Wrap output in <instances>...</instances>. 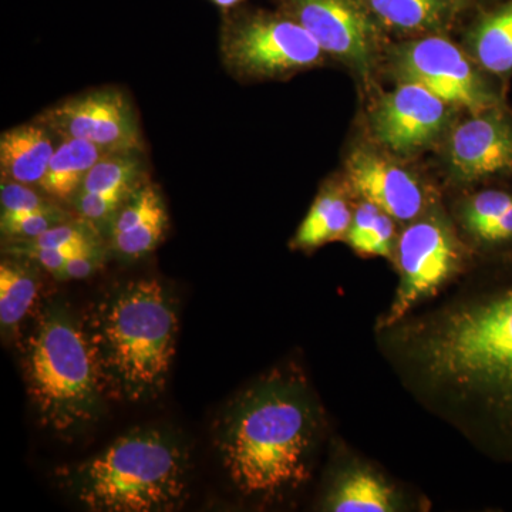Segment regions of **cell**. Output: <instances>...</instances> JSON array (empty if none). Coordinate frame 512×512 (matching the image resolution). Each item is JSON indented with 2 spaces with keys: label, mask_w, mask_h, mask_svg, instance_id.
<instances>
[{
  "label": "cell",
  "mask_w": 512,
  "mask_h": 512,
  "mask_svg": "<svg viewBox=\"0 0 512 512\" xmlns=\"http://www.w3.org/2000/svg\"><path fill=\"white\" fill-rule=\"evenodd\" d=\"M412 348L421 375L466 400L491 453L512 463V272L424 326Z\"/></svg>",
  "instance_id": "cell-1"
},
{
  "label": "cell",
  "mask_w": 512,
  "mask_h": 512,
  "mask_svg": "<svg viewBox=\"0 0 512 512\" xmlns=\"http://www.w3.org/2000/svg\"><path fill=\"white\" fill-rule=\"evenodd\" d=\"M315 431V413L302 387L265 380L228 407L218 424L217 448L242 494L276 497L308 477Z\"/></svg>",
  "instance_id": "cell-2"
},
{
  "label": "cell",
  "mask_w": 512,
  "mask_h": 512,
  "mask_svg": "<svg viewBox=\"0 0 512 512\" xmlns=\"http://www.w3.org/2000/svg\"><path fill=\"white\" fill-rule=\"evenodd\" d=\"M110 396L131 402L163 392L175 355L178 315L170 292L140 279L110 292L84 323Z\"/></svg>",
  "instance_id": "cell-3"
},
{
  "label": "cell",
  "mask_w": 512,
  "mask_h": 512,
  "mask_svg": "<svg viewBox=\"0 0 512 512\" xmlns=\"http://www.w3.org/2000/svg\"><path fill=\"white\" fill-rule=\"evenodd\" d=\"M23 370L40 423L55 433L89 427L110 396L86 326L62 301H50L40 312L26 342Z\"/></svg>",
  "instance_id": "cell-4"
},
{
  "label": "cell",
  "mask_w": 512,
  "mask_h": 512,
  "mask_svg": "<svg viewBox=\"0 0 512 512\" xmlns=\"http://www.w3.org/2000/svg\"><path fill=\"white\" fill-rule=\"evenodd\" d=\"M190 454L170 431L136 429L66 473L67 488L87 510L161 512L183 504Z\"/></svg>",
  "instance_id": "cell-5"
},
{
  "label": "cell",
  "mask_w": 512,
  "mask_h": 512,
  "mask_svg": "<svg viewBox=\"0 0 512 512\" xmlns=\"http://www.w3.org/2000/svg\"><path fill=\"white\" fill-rule=\"evenodd\" d=\"M232 69L255 76H271L312 66L322 47L301 23L254 18L232 23L222 40Z\"/></svg>",
  "instance_id": "cell-6"
},
{
  "label": "cell",
  "mask_w": 512,
  "mask_h": 512,
  "mask_svg": "<svg viewBox=\"0 0 512 512\" xmlns=\"http://www.w3.org/2000/svg\"><path fill=\"white\" fill-rule=\"evenodd\" d=\"M397 70L406 83H416L446 103L461 104L474 113L487 110L494 97L456 46L443 39H426L404 46Z\"/></svg>",
  "instance_id": "cell-7"
},
{
  "label": "cell",
  "mask_w": 512,
  "mask_h": 512,
  "mask_svg": "<svg viewBox=\"0 0 512 512\" xmlns=\"http://www.w3.org/2000/svg\"><path fill=\"white\" fill-rule=\"evenodd\" d=\"M456 262V245L443 225L423 221L407 228L399 241L402 281L384 325H393L420 299L436 291L450 276Z\"/></svg>",
  "instance_id": "cell-8"
},
{
  "label": "cell",
  "mask_w": 512,
  "mask_h": 512,
  "mask_svg": "<svg viewBox=\"0 0 512 512\" xmlns=\"http://www.w3.org/2000/svg\"><path fill=\"white\" fill-rule=\"evenodd\" d=\"M45 121L64 137L90 141L109 153H127L138 146L133 111L123 94L113 90L64 101L46 114Z\"/></svg>",
  "instance_id": "cell-9"
},
{
  "label": "cell",
  "mask_w": 512,
  "mask_h": 512,
  "mask_svg": "<svg viewBox=\"0 0 512 512\" xmlns=\"http://www.w3.org/2000/svg\"><path fill=\"white\" fill-rule=\"evenodd\" d=\"M446 120V101L420 84L406 83L377 104L373 131L384 146L407 154L431 143Z\"/></svg>",
  "instance_id": "cell-10"
},
{
  "label": "cell",
  "mask_w": 512,
  "mask_h": 512,
  "mask_svg": "<svg viewBox=\"0 0 512 512\" xmlns=\"http://www.w3.org/2000/svg\"><path fill=\"white\" fill-rule=\"evenodd\" d=\"M293 12L325 52L369 63L372 28L352 0H291Z\"/></svg>",
  "instance_id": "cell-11"
},
{
  "label": "cell",
  "mask_w": 512,
  "mask_h": 512,
  "mask_svg": "<svg viewBox=\"0 0 512 512\" xmlns=\"http://www.w3.org/2000/svg\"><path fill=\"white\" fill-rule=\"evenodd\" d=\"M350 184L366 201L396 220H412L423 208L419 183L402 168L366 150L349 157Z\"/></svg>",
  "instance_id": "cell-12"
},
{
  "label": "cell",
  "mask_w": 512,
  "mask_h": 512,
  "mask_svg": "<svg viewBox=\"0 0 512 512\" xmlns=\"http://www.w3.org/2000/svg\"><path fill=\"white\" fill-rule=\"evenodd\" d=\"M450 164L461 180L512 170V126L497 114L477 117L454 131Z\"/></svg>",
  "instance_id": "cell-13"
},
{
  "label": "cell",
  "mask_w": 512,
  "mask_h": 512,
  "mask_svg": "<svg viewBox=\"0 0 512 512\" xmlns=\"http://www.w3.org/2000/svg\"><path fill=\"white\" fill-rule=\"evenodd\" d=\"M167 221L160 194L146 185L130 198L114 221V249L126 258H141L160 244Z\"/></svg>",
  "instance_id": "cell-14"
},
{
  "label": "cell",
  "mask_w": 512,
  "mask_h": 512,
  "mask_svg": "<svg viewBox=\"0 0 512 512\" xmlns=\"http://www.w3.org/2000/svg\"><path fill=\"white\" fill-rule=\"evenodd\" d=\"M45 128L22 126L3 133L0 167L3 178L22 184H40L55 154Z\"/></svg>",
  "instance_id": "cell-15"
},
{
  "label": "cell",
  "mask_w": 512,
  "mask_h": 512,
  "mask_svg": "<svg viewBox=\"0 0 512 512\" xmlns=\"http://www.w3.org/2000/svg\"><path fill=\"white\" fill-rule=\"evenodd\" d=\"M106 153L90 141L67 138L53 154L40 187L57 200H67Z\"/></svg>",
  "instance_id": "cell-16"
},
{
  "label": "cell",
  "mask_w": 512,
  "mask_h": 512,
  "mask_svg": "<svg viewBox=\"0 0 512 512\" xmlns=\"http://www.w3.org/2000/svg\"><path fill=\"white\" fill-rule=\"evenodd\" d=\"M326 505L336 512H387L394 510V497L382 478L355 470L340 478Z\"/></svg>",
  "instance_id": "cell-17"
},
{
  "label": "cell",
  "mask_w": 512,
  "mask_h": 512,
  "mask_svg": "<svg viewBox=\"0 0 512 512\" xmlns=\"http://www.w3.org/2000/svg\"><path fill=\"white\" fill-rule=\"evenodd\" d=\"M39 292L36 274L25 266L0 265V325L3 333H13L26 318Z\"/></svg>",
  "instance_id": "cell-18"
},
{
  "label": "cell",
  "mask_w": 512,
  "mask_h": 512,
  "mask_svg": "<svg viewBox=\"0 0 512 512\" xmlns=\"http://www.w3.org/2000/svg\"><path fill=\"white\" fill-rule=\"evenodd\" d=\"M350 222L352 215L346 201L336 192H325L303 220L295 245L301 248L320 247L348 232Z\"/></svg>",
  "instance_id": "cell-19"
},
{
  "label": "cell",
  "mask_w": 512,
  "mask_h": 512,
  "mask_svg": "<svg viewBox=\"0 0 512 512\" xmlns=\"http://www.w3.org/2000/svg\"><path fill=\"white\" fill-rule=\"evenodd\" d=\"M466 224L483 241H511L512 198L503 191L480 192L467 204Z\"/></svg>",
  "instance_id": "cell-20"
},
{
  "label": "cell",
  "mask_w": 512,
  "mask_h": 512,
  "mask_svg": "<svg viewBox=\"0 0 512 512\" xmlns=\"http://www.w3.org/2000/svg\"><path fill=\"white\" fill-rule=\"evenodd\" d=\"M478 60L493 73L512 70V6L481 23L474 35Z\"/></svg>",
  "instance_id": "cell-21"
},
{
  "label": "cell",
  "mask_w": 512,
  "mask_h": 512,
  "mask_svg": "<svg viewBox=\"0 0 512 512\" xmlns=\"http://www.w3.org/2000/svg\"><path fill=\"white\" fill-rule=\"evenodd\" d=\"M394 225L392 217L365 201L350 222V247L363 255L389 256L392 251Z\"/></svg>",
  "instance_id": "cell-22"
},
{
  "label": "cell",
  "mask_w": 512,
  "mask_h": 512,
  "mask_svg": "<svg viewBox=\"0 0 512 512\" xmlns=\"http://www.w3.org/2000/svg\"><path fill=\"white\" fill-rule=\"evenodd\" d=\"M379 18L406 30L436 28L444 13V0H369Z\"/></svg>",
  "instance_id": "cell-23"
},
{
  "label": "cell",
  "mask_w": 512,
  "mask_h": 512,
  "mask_svg": "<svg viewBox=\"0 0 512 512\" xmlns=\"http://www.w3.org/2000/svg\"><path fill=\"white\" fill-rule=\"evenodd\" d=\"M138 161L136 158L121 156L103 157L93 165L82 184V192H124L136 180Z\"/></svg>",
  "instance_id": "cell-24"
},
{
  "label": "cell",
  "mask_w": 512,
  "mask_h": 512,
  "mask_svg": "<svg viewBox=\"0 0 512 512\" xmlns=\"http://www.w3.org/2000/svg\"><path fill=\"white\" fill-rule=\"evenodd\" d=\"M63 215L59 211H33L25 214L2 215V231L8 237L29 241L45 234L47 229L62 224Z\"/></svg>",
  "instance_id": "cell-25"
},
{
  "label": "cell",
  "mask_w": 512,
  "mask_h": 512,
  "mask_svg": "<svg viewBox=\"0 0 512 512\" xmlns=\"http://www.w3.org/2000/svg\"><path fill=\"white\" fill-rule=\"evenodd\" d=\"M0 202H2V215L55 210L49 202H46L35 191L26 187V184L10 180L2 181Z\"/></svg>",
  "instance_id": "cell-26"
},
{
  "label": "cell",
  "mask_w": 512,
  "mask_h": 512,
  "mask_svg": "<svg viewBox=\"0 0 512 512\" xmlns=\"http://www.w3.org/2000/svg\"><path fill=\"white\" fill-rule=\"evenodd\" d=\"M28 248H97L92 235L86 229L74 225L59 224L47 229L39 237L23 241Z\"/></svg>",
  "instance_id": "cell-27"
},
{
  "label": "cell",
  "mask_w": 512,
  "mask_h": 512,
  "mask_svg": "<svg viewBox=\"0 0 512 512\" xmlns=\"http://www.w3.org/2000/svg\"><path fill=\"white\" fill-rule=\"evenodd\" d=\"M126 195L124 192H80L77 211L86 220L103 221L116 212Z\"/></svg>",
  "instance_id": "cell-28"
},
{
  "label": "cell",
  "mask_w": 512,
  "mask_h": 512,
  "mask_svg": "<svg viewBox=\"0 0 512 512\" xmlns=\"http://www.w3.org/2000/svg\"><path fill=\"white\" fill-rule=\"evenodd\" d=\"M97 248H28L23 247V254L32 258L37 264L49 271L50 274L59 275L63 266L72 256L82 252L93 251Z\"/></svg>",
  "instance_id": "cell-29"
},
{
  "label": "cell",
  "mask_w": 512,
  "mask_h": 512,
  "mask_svg": "<svg viewBox=\"0 0 512 512\" xmlns=\"http://www.w3.org/2000/svg\"><path fill=\"white\" fill-rule=\"evenodd\" d=\"M100 265V252L97 249H93V251L82 252V254H77L72 256L69 261L66 262V265L63 266L60 274L57 275V278L60 279H84L89 278L93 272H96V269L99 268Z\"/></svg>",
  "instance_id": "cell-30"
},
{
  "label": "cell",
  "mask_w": 512,
  "mask_h": 512,
  "mask_svg": "<svg viewBox=\"0 0 512 512\" xmlns=\"http://www.w3.org/2000/svg\"><path fill=\"white\" fill-rule=\"evenodd\" d=\"M212 2L221 6V8H231V6L237 5L239 0H212Z\"/></svg>",
  "instance_id": "cell-31"
}]
</instances>
